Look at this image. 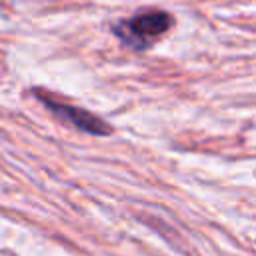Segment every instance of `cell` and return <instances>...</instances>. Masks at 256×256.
<instances>
[{"instance_id": "obj_1", "label": "cell", "mask_w": 256, "mask_h": 256, "mask_svg": "<svg viewBox=\"0 0 256 256\" xmlns=\"http://www.w3.org/2000/svg\"><path fill=\"white\" fill-rule=\"evenodd\" d=\"M172 26V16L162 10L152 12H140L130 20L120 22L114 32L132 48L142 50L150 46L156 38H160L168 28Z\"/></svg>"}, {"instance_id": "obj_2", "label": "cell", "mask_w": 256, "mask_h": 256, "mask_svg": "<svg viewBox=\"0 0 256 256\" xmlns=\"http://www.w3.org/2000/svg\"><path fill=\"white\" fill-rule=\"evenodd\" d=\"M40 98L46 104V108H50L58 118H62L64 122L80 128L82 132H88V134H94V136H106V134L112 132V128L102 118H98V116H94L86 110H80V108L68 106V104H56V102H52L44 96H40Z\"/></svg>"}]
</instances>
